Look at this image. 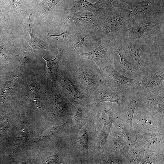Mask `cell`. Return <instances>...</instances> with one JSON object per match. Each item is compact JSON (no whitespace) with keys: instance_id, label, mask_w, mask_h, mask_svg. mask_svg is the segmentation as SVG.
<instances>
[{"instance_id":"11","label":"cell","mask_w":164,"mask_h":164,"mask_svg":"<svg viewBox=\"0 0 164 164\" xmlns=\"http://www.w3.org/2000/svg\"><path fill=\"white\" fill-rule=\"evenodd\" d=\"M100 70L106 81L118 83L128 90H135L136 81L118 72L113 64L106 66Z\"/></svg>"},{"instance_id":"22","label":"cell","mask_w":164,"mask_h":164,"mask_svg":"<svg viewBox=\"0 0 164 164\" xmlns=\"http://www.w3.org/2000/svg\"><path fill=\"white\" fill-rule=\"evenodd\" d=\"M7 52L6 50L4 48L2 47H0V55L2 57H5L7 56Z\"/></svg>"},{"instance_id":"15","label":"cell","mask_w":164,"mask_h":164,"mask_svg":"<svg viewBox=\"0 0 164 164\" xmlns=\"http://www.w3.org/2000/svg\"><path fill=\"white\" fill-rule=\"evenodd\" d=\"M128 97L125 100L124 112L127 123L132 128V120L136 107L138 104V97L135 90L128 91Z\"/></svg>"},{"instance_id":"5","label":"cell","mask_w":164,"mask_h":164,"mask_svg":"<svg viewBox=\"0 0 164 164\" xmlns=\"http://www.w3.org/2000/svg\"><path fill=\"white\" fill-rule=\"evenodd\" d=\"M126 6L133 23L148 17L164 16V10L158 0L129 1Z\"/></svg>"},{"instance_id":"12","label":"cell","mask_w":164,"mask_h":164,"mask_svg":"<svg viewBox=\"0 0 164 164\" xmlns=\"http://www.w3.org/2000/svg\"><path fill=\"white\" fill-rule=\"evenodd\" d=\"M113 50L119 55L120 59L118 66L119 71L121 73L129 75L134 78H141L139 74L133 65L124 56L122 48L120 44L113 39L111 41Z\"/></svg>"},{"instance_id":"1","label":"cell","mask_w":164,"mask_h":164,"mask_svg":"<svg viewBox=\"0 0 164 164\" xmlns=\"http://www.w3.org/2000/svg\"><path fill=\"white\" fill-rule=\"evenodd\" d=\"M80 58H75L66 61L64 71L80 91L91 95L106 80L94 62Z\"/></svg>"},{"instance_id":"23","label":"cell","mask_w":164,"mask_h":164,"mask_svg":"<svg viewBox=\"0 0 164 164\" xmlns=\"http://www.w3.org/2000/svg\"><path fill=\"white\" fill-rule=\"evenodd\" d=\"M2 2L1 0H0V12L2 8Z\"/></svg>"},{"instance_id":"2","label":"cell","mask_w":164,"mask_h":164,"mask_svg":"<svg viewBox=\"0 0 164 164\" xmlns=\"http://www.w3.org/2000/svg\"><path fill=\"white\" fill-rule=\"evenodd\" d=\"M133 24L126 5L116 6L113 8L97 30L102 41L110 42L116 33L128 29Z\"/></svg>"},{"instance_id":"3","label":"cell","mask_w":164,"mask_h":164,"mask_svg":"<svg viewBox=\"0 0 164 164\" xmlns=\"http://www.w3.org/2000/svg\"><path fill=\"white\" fill-rule=\"evenodd\" d=\"M164 24V16L148 17L135 22L128 29L118 32L117 37L144 41L157 35Z\"/></svg>"},{"instance_id":"10","label":"cell","mask_w":164,"mask_h":164,"mask_svg":"<svg viewBox=\"0 0 164 164\" xmlns=\"http://www.w3.org/2000/svg\"><path fill=\"white\" fill-rule=\"evenodd\" d=\"M114 39L122 47L125 48L128 54L139 65L140 70L144 69L145 65L141 58L140 51L143 46L146 45L145 41L118 37Z\"/></svg>"},{"instance_id":"6","label":"cell","mask_w":164,"mask_h":164,"mask_svg":"<svg viewBox=\"0 0 164 164\" xmlns=\"http://www.w3.org/2000/svg\"><path fill=\"white\" fill-rule=\"evenodd\" d=\"M114 52L111 41H102L101 43L97 48L88 52H82L77 57L92 61L101 69L106 66L113 64Z\"/></svg>"},{"instance_id":"19","label":"cell","mask_w":164,"mask_h":164,"mask_svg":"<svg viewBox=\"0 0 164 164\" xmlns=\"http://www.w3.org/2000/svg\"><path fill=\"white\" fill-rule=\"evenodd\" d=\"M60 0H44L43 4V11L46 14L51 11Z\"/></svg>"},{"instance_id":"13","label":"cell","mask_w":164,"mask_h":164,"mask_svg":"<svg viewBox=\"0 0 164 164\" xmlns=\"http://www.w3.org/2000/svg\"><path fill=\"white\" fill-rule=\"evenodd\" d=\"M87 33L81 31L78 33L71 40L67 43L63 47L64 53L72 58L77 57L82 51L85 38L89 36Z\"/></svg>"},{"instance_id":"8","label":"cell","mask_w":164,"mask_h":164,"mask_svg":"<svg viewBox=\"0 0 164 164\" xmlns=\"http://www.w3.org/2000/svg\"><path fill=\"white\" fill-rule=\"evenodd\" d=\"M60 89L65 97L71 102L81 104L87 101L89 94L80 91L68 77L64 70L59 75Z\"/></svg>"},{"instance_id":"14","label":"cell","mask_w":164,"mask_h":164,"mask_svg":"<svg viewBox=\"0 0 164 164\" xmlns=\"http://www.w3.org/2000/svg\"><path fill=\"white\" fill-rule=\"evenodd\" d=\"M164 68L162 67L156 72L147 76L136 81L135 90H141L157 87L163 83Z\"/></svg>"},{"instance_id":"18","label":"cell","mask_w":164,"mask_h":164,"mask_svg":"<svg viewBox=\"0 0 164 164\" xmlns=\"http://www.w3.org/2000/svg\"><path fill=\"white\" fill-rule=\"evenodd\" d=\"M48 35L50 37L55 38L59 43H63L65 46L66 43L67 42V40L70 39V33L69 31L66 30L57 35L48 34Z\"/></svg>"},{"instance_id":"21","label":"cell","mask_w":164,"mask_h":164,"mask_svg":"<svg viewBox=\"0 0 164 164\" xmlns=\"http://www.w3.org/2000/svg\"><path fill=\"white\" fill-rule=\"evenodd\" d=\"M13 5L15 7H19L22 3L23 0H11Z\"/></svg>"},{"instance_id":"16","label":"cell","mask_w":164,"mask_h":164,"mask_svg":"<svg viewBox=\"0 0 164 164\" xmlns=\"http://www.w3.org/2000/svg\"><path fill=\"white\" fill-rule=\"evenodd\" d=\"M63 55L62 50L59 49L58 52L53 60H49L45 57L41 56L46 63V71L47 77L50 80L53 81L54 83H55L57 80L58 66Z\"/></svg>"},{"instance_id":"20","label":"cell","mask_w":164,"mask_h":164,"mask_svg":"<svg viewBox=\"0 0 164 164\" xmlns=\"http://www.w3.org/2000/svg\"><path fill=\"white\" fill-rule=\"evenodd\" d=\"M113 7L126 5L130 0H110Z\"/></svg>"},{"instance_id":"7","label":"cell","mask_w":164,"mask_h":164,"mask_svg":"<svg viewBox=\"0 0 164 164\" xmlns=\"http://www.w3.org/2000/svg\"><path fill=\"white\" fill-rule=\"evenodd\" d=\"M69 13L67 18L68 22L78 29L97 30L102 21L99 17L89 11Z\"/></svg>"},{"instance_id":"17","label":"cell","mask_w":164,"mask_h":164,"mask_svg":"<svg viewBox=\"0 0 164 164\" xmlns=\"http://www.w3.org/2000/svg\"><path fill=\"white\" fill-rule=\"evenodd\" d=\"M78 139L81 145L86 153H87L88 147V141L87 133L84 130H82L78 134Z\"/></svg>"},{"instance_id":"9","label":"cell","mask_w":164,"mask_h":164,"mask_svg":"<svg viewBox=\"0 0 164 164\" xmlns=\"http://www.w3.org/2000/svg\"><path fill=\"white\" fill-rule=\"evenodd\" d=\"M141 90L142 91V101L145 105L152 109L163 111V83L155 87Z\"/></svg>"},{"instance_id":"4","label":"cell","mask_w":164,"mask_h":164,"mask_svg":"<svg viewBox=\"0 0 164 164\" xmlns=\"http://www.w3.org/2000/svg\"><path fill=\"white\" fill-rule=\"evenodd\" d=\"M128 90L119 84L106 81L99 86L91 94L94 103L98 104L101 102L116 103L118 106L125 103V96Z\"/></svg>"}]
</instances>
